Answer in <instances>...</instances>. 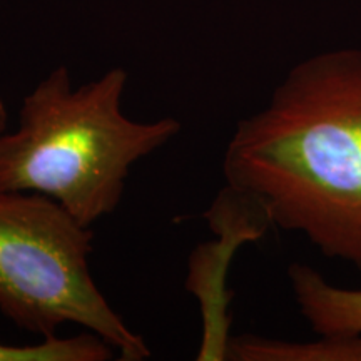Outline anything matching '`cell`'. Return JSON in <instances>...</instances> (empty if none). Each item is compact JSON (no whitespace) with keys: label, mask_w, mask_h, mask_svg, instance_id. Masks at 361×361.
Instances as JSON below:
<instances>
[{"label":"cell","mask_w":361,"mask_h":361,"mask_svg":"<svg viewBox=\"0 0 361 361\" xmlns=\"http://www.w3.org/2000/svg\"><path fill=\"white\" fill-rule=\"evenodd\" d=\"M223 174L271 226L361 271V49L293 67L263 109L236 124Z\"/></svg>","instance_id":"obj_1"},{"label":"cell","mask_w":361,"mask_h":361,"mask_svg":"<svg viewBox=\"0 0 361 361\" xmlns=\"http://www.w3.org/2000/svg\"><path fill=\"white\" fill-rule=\"evenodd\" d=\"M128 72L72 89L66 66L27 94L19 124L0 134V189L52 197L84 226L114 213L130 168L173 141V117L137 123L123 112Z\"/></svg>","instance_id":"obj_2"},{"label":"cell","mask_w":361,"mask_h":361,"mask_svg":"<svg viewBox=\"0 0 361 361\" xmlns=\"http://www.w3.org/2000/svg\"><path fill=\"white\" fill-rule=\"evenodd\" d=\"M94 231L52 197L0 189V311L24 331L56 336L79 324L119 360L151 356L142 336L112 310L89 268Z\"/></svg>","instance_id":"obj_3"},{"label":"cell","mask_w":361,"mask_h":361,"mask_svg":"<svg viewBox=\"0 0 361 361\" xmlns=\"http://www.w3.org/2000/svg\"><path fill=\"white\" fill-rule=\"evenodd\" d=\"M288 279L298 310L316 335H361V288L336 286L303 263L290 264Z\"/></svg>","instance_id":"obj_4"},{"label":"cell","mask_w":361,"mask_h":361,"mask_svg":"<svg viewBox=\"0 0 361 361\" xmlns=\"http://www.w3.org/2000/svg\"><path fill=\"white\" fill-rule=\"evenodd\" d=\"M313 341L274 340L258 335L229 338L233 361H361V335H318Z\"/></svg>","instance_id":"obj_5"},{"label":"cell","mask_w":361,"mask_h":361,"mask_svg":"<svg viewBox=\"0 0 361 361\" xmlns=\"http://www.w3.org/2000/svg\"><path fill=\"white\" fill-rule=\"evenodd\" d=\"M72 345L67 338H42L37 345H6L0 343V361H67Z\"/></svg>","instance_id":"obj_6"},{"label":"cell","mask_w":361,"mask_h":361,"mask_svg":"<svg viewBox=\"0 0 361 361\" xmlns=\"http://www.w3.org/2000/svg\"><path fill=\"white\" fill-rule=\"evenodd\" d=\"M7 124H8V112H7L6 104L2 101V97H0V134L6 133Z\"/></svg>","instance_id":"obj_7"}]
</instances>
